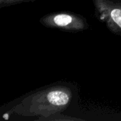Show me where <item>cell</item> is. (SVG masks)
Listing matches in <instances>:
<instances>
[{
	"mask_svg": "<svg viewBox=\"0 0 121 121\" xmlns=\"http://www.w3.org/2000/svg\"><path fill=\"white\" fill-rule=\"evenodd\" d=\"M79 99L77 86L69 82L60 81L40 87L19 97L1 108L3 118L10 115L35 118L45 121L53 116L62 114L77 104Z\"/></svg>",
	"mask_w": 121,
	"mask_h": 121,
	"instance_id": "6da1fadb",
	"label": "cell"
},
{
	"mask_svg": "<svg viewBox=\"0 0 121 121\" xmlns=\"http://www.w3.org/2000/svg\"><path fill=\"white\" fill-rule=\"evenodd\" d=\"M39 23L48 28L72 33L87 30L90 26L86 18L69 11L48 13L40 18Z\"/></svg>",
	"mask_w": 121,
	"mask_h": 121,
	"instance_id": "7a4b0ae2",
	"label": "cell"
},
{
	"mask_svg": "<svg viewBox=\"0 0 121 121\" xmlns=\"http://www.w3.org/2000/svg\"><path fill=\"white\" fill-rule=\"evenodd\" d=\"M94 14L113 34L121 37V0H91Z\"/></svg>",
	"mask_w": 121,
	"mask_h": 121,
	"instance_id": "3957f363",
	"label": "cell"
},
{
	"mask_svg": "<svg viewBox=\"0 0 121 121\" xmlns=\"http://www.w3.org/2000/svg\"><path fill=\"white\" fill-rule=\"evenodd\" d=\"M37 0H0V9L8 7L10 6L22 4V3H29L34 2Z\"/></svg>",
	"mask_w": 121,
	"mask_h": 121,
	"instance_id": "277c9868",
	"label": "cell"
}]
</instances>
